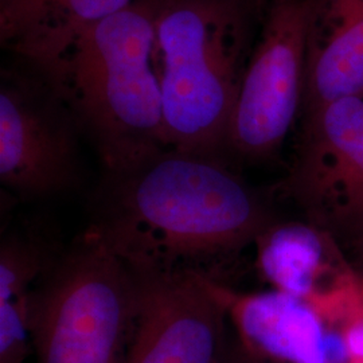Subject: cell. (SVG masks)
Wrapping results in <instances>:
<instances>
[{"label":"cell","mask_w":363,"mask_h":363,"mask_svg":"<svg viewBox=\"0 0 363 363\" xmlns=\"http://www.w3.org/2000/svg\"><path fill=\"white\" fill-rule=\"evenodd\" d=\"M138 281L139 316L125 363H229L235 349L225 284L198 276Z\"/></svg>","instance_id":"obj_8"},{"label":"cell","mask_w":363,"mask_h":363,"mask_svg":"<svg viewBox=\"0 0 363 363\" xmlns=\"http://www.w3.org/2000/svg\"><path fill=\"white\" fill-rule=\"evenodd\" d=\"M361 277H362V283H363V276H361Z\"/></svg>","instance_id":"obj_19"},{"label":"cell","mask_w":363,"mask_h":363,"mask_svg":"<svg viewBox=\"0 0 363 363\" xmlns=\"http://www.w3.org/2000/svg\"><path fill=\"white\" fill-rule=\"evenodd\" d=\"M273 220L226 157L167 148L106 172L85 232L139 280L198 276L223 284L225 268Z\"/></svg>","instance_id":"obj_1"},{"label":"cell","mask_w":363,"mask_h":363,"mask_svg":"<svg viewBox=\"0 0 363 363\" xmlns=\"http://www.w3.org/2000/svg\"><path fill=\"white\" fill-rule=\"evenodd\" d=\"M0 181L18 194L40 198L76 184V118L49 77L18 58L0 76Z\"/></svg>","instance_id":"obj_6"},{"label":"cell","mask_w":363,"mask_h":363,"mask_svg":"<svg viewBox=\"0 0 363 363\" xmlns=\"http://www.w3.org/2000/svg\"><path fill=\"white\" fill-rule=\"evenodd\" d=\"M140 306V284L91 234L30 294L28 323L37 363H125Z\"/></svg>","instance_id":"obj_4"},{"label":"cell","mask_w":363,"mask_h":363,"mask_svg":"<svg viewBox=\"0 0 363 363\" xmlns=\"http://www.w3.org/2000/svg\"><path fill=\"white\" fill-rule=\"evenodd\" d=\"M133 0H0V43L16 58L50 62L85 28Z\"/></svg>","instance_id":"obj_12"},{"label":"cell","mask_w":363,"mask_h":363,"mask_svg":"<svg viewBox=\"0 0 363 363\" xmlns=\"http://www.w3.org/2000/svg\"><path fill=\"white\" fill-rule=\"evenodd\" d=\"M240 347L261 363H343L347 354L323 316L303 298L273 289L237 294L222 288Z\"/></svg>","instance_id":"obj_10"},{"label":"cell","mask_w":363,"mask_h":363,"mask_svg":"<svg viewBox=\"0 0 363 363\" xmlns=\"http://www.w3.org/2000/svg\"><path fill=\"white\" fill-rule=\"evenodd\" d=\"M307 220L343 249L363 244V93L301 115L294 167L283 184Z\"/></svg>","instance_id":"obj_7"},{"label":"cell","mask_w":363,"mask_h":363,"mask_svg":"<svg viewBox=\"0 0 363 363\" xmlns=\"http://www.w3.org/2000/svg\"><path fill=\"white\" fill-rule=\"evenodd\" d=\"M157 6L159 0H133L79 33L50 62L35 65L65 100L106 172L136 167L167 150L154 60Z\"/></svg>","instance_id":"obj_2"},{"label":"cell","mask_w":363,"mask_h":363,"mask_svg":"<svg viewBox=\"0 0 363 363\" xmlns=\"http://www.w3.org/2000/svg\"><path fill=\"white\" fill-rule=\"evenodd\" d=\"M363 93V0H311L301 115Z\"/></svg>","instance_id":"obj_11"},{"label":"cell","mask_w":363,"mask_h":363,"mask_svg":"<svg viewBox=\"0 0 363 363\" xmlns=\"http://www.w3.org/2000/svg\"><path fill=\"white\" fill-rule=\"evenodd\" d=\"M267 0H159L154 60L166 148L226 157Z\"/></svg>","instance_id":"obj_3"},{"label":"cell","mask_w":363,"mask_h":363,"mask_svg":"<svg viewBox=\"0 0 363 363\" xmlns=\"http://www.w3.org/2000/svg\"><path fill=\"white\" fill-rule=\"evenodd\" d=\"M355 253H357V265H358L357 272L363 276V244L355 250Z\"/></svg>","instance_id":"obj_17"},{"label":"cell","mask_w":363,"mask_h":363,"mask_svg":"<svg viewBox=\"0 0 363 363\" xmlns=\"http://www.w3.org/2000/svg\"><path fill=\"white\" fill-rule=\"evenodd\" d=\"M229 363H261L249 358L247 354L244 352V350L238 346L235 350H234L233 357L230 358Z\"/></svg>","instance_id":"obj_16"},{"label":"cell","mask_w":363,"mask_h":363,"mask_svg":"<svg viewBox=\"0 0 363 363\" xmlns=\"http://www.w3.org/2000/svg\"><path fill=\"white\" fill-rule=\"evenodd\" d=\"M343 363H363V358H347Z\"/></svg>","instance_id":"obj_18"},{"label":"cell","mask_w":363,"mask_h":363,"mask_svg":"<svg viewBox=\"0 0 363 363\" xmlns=\"http://www.w3.org/2000/svg\"><path fill=\"white\" fill-rule=\"evenodd\" d=\"M255 245L259 273L273 289L310 303L331 330L362 288L343 247L308 220H274Z\"/></svg>","instance_id":"obj_9"},{"label":"cell","mask_w":363,"mask_h":363,"mask_svg":"<svg viewBox=\"0 0 363 363\" xmlns=\"http://www.w3.org/2000/svg\"><path fill=\"white\" fill-rule=\"evenodd\" d=\"M48 269V257L39 245L26 238L4 240L0 250V301L28 295L30 284Z\"/></svg>","instance_id":"obj_13"},{"label":"cell","mask_w":363,"mask_h":363,"mask_svg":"<svg viewBox=\"0 0 363 363\" xmlns=\"http://www.w3.org/2000/svg\"><path fill=\"white\" fill-rule=\"evenodd\" d=\"M337 334L347 358H363V292L342 318Z\"/></svg>","instance_id":"obj_15"},{"label":"cell","mask_w":363,"mask_h":363,"mask_svg":"<svg viewBox=\"0 0 363 363\" xmlns=\"http://www.w3.org/2000/svg\"><path fill=\"white\" fill-rule=\"evenodd\" d=\"M30 294L0 301V363H26L30 351Z\"/></svg>","instance_id":"obj_14"},{"label":"cell","mask_w":363,"mask_h":363,"mask_svg":"<svg viewBox=\"0 0 363 363\" xmlns=\"http://www.w3.org/2000/svg\"><path fill=\"white\" fill-rule=\"evenodd\" d=\"M311 0H267L234 104L226 155L264 162L301 113Z\"/></svg>","instance_id":"obj_5"}]
</instances>
